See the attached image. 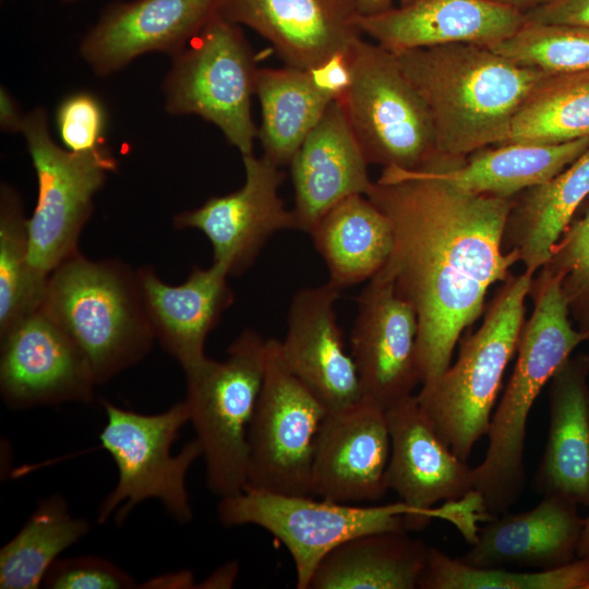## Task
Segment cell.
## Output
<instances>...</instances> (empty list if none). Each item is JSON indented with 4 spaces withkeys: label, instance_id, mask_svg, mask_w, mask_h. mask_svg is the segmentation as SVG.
Masks as SVG:
<instances>
[{
    "label": "cell",
    "instance_id": "cell-41",
    "mask_svg": "<svg viewBox=\"0 0 589 589\" xmlns=\"http://www.w3.org/2000/svg\"><path fill=\"white\" fill-rule=\"evenodd\" d=\"M24 117L10 96V94L1 88L0 93V124L4 131L20 132Z\"/></svg>",
    "mask_w": 589,
    "mask_h": 589
},
{
    "label": "cell",
    "instance_id": "cell-36",
    "mask_svg": "<svg viewBox=\"0 0 589 589\" xmlns=\"http://www.w3.org/2000/svg\"><path fill=\"white\" fill-rule=\"evenodd\" d=\"M539 271L560 279L570 318L576 328L586 334L589 329V197L577 209Z\"/></svg>",
    "mask_w": 589,
    "mask_h": 589
},
{
    "label": "cell",
    "instance_id": "cell-42",
    "mask_svg": "<svg viewBox=\"0 0 589 589\" xmlns=\"http://www.w3.org/2000/svg\"><path fill=\"white\" fill-rule=\"evenodd\" d=\"M238 565L236 562H230L217 569L202 585L204 588H230L237 577Z\"/></svg>",
    "mask_w": 589,
    "mask_h": 589
},
{
    "label": "cell",
    "instance_id": "cell-31",
    "mask_svg": "<svg viewBox=\"0 0 589 589\" xmlns=\"http://www.w3.org/2000/svg\"><path fill=\"white\" fill-rule=\"evenodd\" d=\"M88 531V521L72 516L62 496L43 500L0 550V588H38L59 554Z\"/></svg>",
    "mask_w": 589,
    "mask_h": 589
},
{
    "label": "cell",
    "instance_id": "cell-10",
    "mask_svg": "<svg viewBox=\"0 0 589 589\" xmlns=\"http://www.w3.org/2000/svg\"><path fill=\"white\" fill-rule=\"evenodd\" d=\"M348 58L351 82L338 100L368 163L412 170L441 155L425 105L393 52L361 37Z\"/></svg>",
    "mask_w": 589,
    "mask_h": 589
},
{
    "label": "cell",
    "instance_id": "cell-33",
    "mask_svg": "<svg viewBox=\"0 0 589 589\" xmlns=\"http://www.w3.org/2000/svg\"><path fill=\"white\" fill-rule=\"evenodd\" d=\"M28 218L19 193L10 185L0 189V336L44 302L48 278L29 262Z\"/></svg>",
    "mask_w": 589,
    "mask_h": 589
},
{
    "label": "cell",
    "instance_id": "cell-30",
    "mask_svg": "<svg viewBox=\"0 0 589 589\" xmlns=\"http://www.w3.org/2000/svg\"><path fill=\"white\" fill-rule=\"evenodd\" d=\"M255 95L262 111L257 136L263 156L278 167L290 164L305 137L335 100L316 85L309 70L289 65L259 69Z\"/></svg>",
    "mask_w": 589,
    "mask_h": 589
},
{
    "label": "cell",
    "instance_id": "cell-23",
    "mask_svg": "<svg viewBox=\"0 0 589 589\" xmlns=\"http://www.w3.org/2000/svg\"><path fill=\"white\" fill-rule=\"evenodd\" d=\"M296 230L309 233L342 200L369 192L368 160L338 99L333 100L290 161Z\"/></svg>",
    "mask_w": 589,
    "mask_h": 589
},
{
    "label": "cell",
    "instance_id": "cell-32",
    "mask_svg": "<svg viewBox=\"0 0 589 589\" xmlns=\"http://www.w3.org/2000/svg\"><path fill=\"white\" fill-rule=\"evenodd\" d=\"M589 136V69L545 73L516 111L504 143L558 144Z\"/></svg>",
    "mask_w": 589,
    "mask_h": 589
},
{
    "label": "cell",
    "instance_id": "cell-4",
    "mask_svg": "<svg viewBox=\"0 0 589 589\" xmlns=\"http://www.w3.org/2000/svg\"><path fill=\"white\" fill-rule=\"evenodd\" d=\"M533 275L525 269L502 281L480 327L459 339L455 362L416 395L435 431L465 461L488 433L503 375L517 352Z\"/></svg>",
    "mask_w": 589,
    "mask_h": 589
},
{
    "label": "cell",
    "instance_id": "cell-17",
    "mask_svg": "<svg viewBox=\"0 0 589 589\" xmlns=\"http://www.w3.org/2000/svg\"><path fill=\"white\" fill-rule=\"evenodd\" d=\"M389 454L386 410L361 398L327 412L315 442L311 494L347 504L380 500Z\"/></svg>",
    "mask_w": 589,
    "mask_h": 589
},
{
    "label": "cell",
    "instance_id": "cell-45",
    "mask_svg": "<svg viewBox=\"0 0 589 589\" xmlns=\"http://www.w3.org/2000/svg\"><path fill=\"white\" fill-rule=\"evenodd\" d=\"M589 556V516L584 520V527L577 549V557Z\"/></svg>",
    "mask_w": 589,
    "mask_h": 589
},
{
    "label": "cell",
    "instance_id": "cell-46",
    "mask_svg": "<svg viewBox=\"0 0 589 589\" xmlns=\"http://www.w3.org/2000/svg\"><path fill=\"white\" fill-rule=\"evenodd\" d=\"M585 335H586V341H589V329Z\"/></svg>",
    "mask_w": 589,
    "mask_h": 589
},
{
    "label": "cell",
    "instance_id": "cell-6",
    "mask_svg": "<svg viewBox=\"0 0 589 589\" xmlns=\"http://www.w3.org/2000/svg\"><path fill=\"white\" fill-rule=\"evenodd\" d=\"M267 340L243 329L227 349V358H208L185 373L190 422L202 448L206 483L217 496L248 486V432L262 389Z\"/></svg>",
    "mask_w": 589,
    "mask_h": 589
},
{
    "label": "cell",
    "instance_id": "cell-5",
    "mask_svg": "<svg viewBox=\"0 0 589 589\" xmlns=\"http://www.w3.org/2000/svg\"><path fill=\"white\" fill-rule=\"evenodd\" d=\"M585 340L561 304L541 300L522 325L514 371L492 413L489 444L473 468L474 491L488 514L497 516L515 504L526 483L525 438L530 410L553 374Z\"/></svg>",
    "mask_w": 589,
    "mask_h": 589
},
{
    "label": "cell",
    "instance_id": "cell-43",
    "mask_svg": "<svg viewBox=\"0 0 589 589\" xmlns=\"http://www.w3.org/2000/svg\"><path fill=\"white\" fill-rule=\"evenodd\" d=\"M359 15H372L384 12L393 7L394 0H353ZM399 7L408 5L419 0H398Z\"/></svg>",
    "mask_w": 589,
    "mask_h": 589
},
{
    "label": "cell",
    "instance_id": "cell-3",
    "mask_svg": "<svg viewBox=\"0 0 589 589\" xmlns=\"http://www.w3.org/2000/svg\"><path fill=\"white\" fill-rule=\"evenodd\" d=\"M40 309L83 351L97 385L137 364L156 340L137 269L118 260L70 256L49 275Z\"/></svg>",
    "mask_w": 589,
    "mask_h": 589
},
{
    "label": "cell",
    "instance_id": "cell-14",
    "mask_svg": "<svg viewBox=\"0 0 589 589\" xmlns=\"http://www.w3.org/2000/svg\"><path fill=\"white\" fill-rule=\"evenodd\" d=\"M0 341V390L11 409L94 400L97 384L86 357L41 309Z\"/></svg>",
    "mask_w": 589,
    "mask_h": 589
},
{
    "label": "cell",
    "instance_id": "cell-11",
    "mask_svg": "<svg viewBox=\"0 0 589 589\" xmlns=\"http://www.w3.org/2000/svg\"><path fill=\"white\" fill-rule=\"evenodd\" d=\"M36 172L38 195L27 220L29 262L48 278L52 271L79 252L80 235L93 212L95 194L117 160L105 145L72 152L56 144L44 108L25 115L21 131Z\"/></svg>",
    "mask_w": 589,
    "mask_h": 589
},
{
    "label": "cell",
    "instance_id": "cell-13",
    "mask_svg": "<svg viewBox=\"0 0 589 589\" xmlns=\"http://www.w3.org/2000/svg\"><path fill=\"white\" fill-rule=\"evenodd\" d=\"M326 408L288 369L278 339H267L262 389L248 432V486L311 494L316 437Z\"/></svg>",
    "mask_w": 589,
    "mask_h": 589
},
{
    "label": "cell",
    "instance_id": "cell-44",
    "mask_svg": "<svg viewBox=\"0 0 589 589\" xmlns=\"http://www.w3.org/2000/svg\"><path fill=\"white\" fill-rule=\"evenodd\" d=\"M495 1L516 8L525 13L526 11L530 9L551 2L553 0H495Z\"/></svg>",
    "mask_w": 589,
    "mask_h": 589
},
{
    "label": "cell",
    "instance_id": "cell-29",
    "mask_svg": "<svg viewBox=\"0 0 589 589\" xmlns=\"http://www.w3.org/2000/svg\"><path fill=\"white\" fill-rule=\"evenodd\" d=\"M429 546L407 532L384 531L354 537L318 564L309 589H414Z\"/></svg>",
    "mask_w": 589,
    "mask_h": 589
},
{
    "label": "cell",
    "instance_id": "cell-35",
    "mask_svg": "<svg viewBox=\"0 0 589 589\" xmlns=\"http://www.w3.org/2000/svg\"><path fill=\"white\" fill-rule=\"evenodd\" d=\"M489 47L545 73L589 69V27L586 26L526 22L515 34Z\"/></svg>",
    "mask_w": 589,
    "mask_h": 589
},
{
    "label": "cell",
    "instance_id": "cell-22",
    "mask_svg": "<svg viewBox=\"0 0 589 589\" xmlns=\"http://www.w3.org/2000/svg\"><path fill=\"white\" fill-rule=\"evenodd\" d=\"M577 506L560 495H543L532 509L506 510L479 527L476 540L459 560L484 568L561 567L577 558L585 520Z\"/></svg>",
    "mask_w": 589,
    "mask_h": 589
},
{
    "label": "cell",
    "instance_id": "cell-24",
    "mask_svg": "<svg viewBox=\"0 0 589 589\" xmlns=\"http://www.w3.org/2000/svg\"><path fill=\"white\" fill-rule=\"evenodd\" d=\"M137 273L155 339L184 372L202 365L209 333L235 302L228 271L215 262L195 266L180 285L166 284L152 267Z\"/></svg>",
    "mask_w": 589,
    "mask_h": 589
},
{
    "label": "cell",
    "instance_id": "cell-21",
    "mask_svg": "<svg viewBox=\"0 0 589 589\" xmlns=\"http://www.w3.org/2000/svg\"><path fill=\"white\" fill-rule=\"evenodd\" d=\"M525 23L524 12L495 0H419L358 16L362 35L390 52L458 43L490 46Z\"/></svg>",
    "mask_w": 589,
    "mask_h": 589
},
{
    "label": "cell",
    "instance_id": "cell-26",
    "mask_svg": "<svg viewBox=\"0 0 589 589\" xmlns=\"http://www.w3.org/2000/svg\"><path fill=\"white\" fill-rule=\"evenodd\" d=\"M588 147L589 136L558 144L513 142L481 148L465 159L438 156L428 164L461 190L512 199L555 177Z\"/></svg>",
    "mask_w": 589,
    "mask_h": 589
},
{
    "label": "cell",
    "instance_id": "cell-7",
    "mask_svg": "<svg viewBox=\"0 0 589 589\" xmlns=\"http://www.w3.org/2000/svg\"><path fill=\"white\" fill-rule=\"evenodd\" d=\"M217 514L226 527L254 525L277 538L292 557L298 589H309L321 561L347 540L374 532L418 530L431 521L401 501L363 507L252 488L221 497Z\"/></svg>",
    "mask_w": 589,
    "mask_h": 589
},
{
    "label": "cell",
    "instance_id": "cell-28",
    "mask_svg": "<svg viewBox=\"0 0 589 589\" xmlns=\"http://www.w3.org/2000/svg\"><path fill=\"white\" fill-rule=\"evenodd\" d=\"M589 197V147L549 181L513 197L503 248L536 274L580 205Z\"/></svg>",
    "mask_w": 589,
    "mask_h": 589
},
{
    "label": "cell",
    "instance_id": "cell-9",
    "mask_svg": "<svg viewBox=\"0 0 589 589\" xmlns=\"http://www.w3.org/2000/svg\"><path fill=\"white\" fill-rule=\"evenodd\" d=\"M259 68L238 24L217 12L172 58L163 83L165 108L215 124L242 156L253 154L251 113Z\"/></svg>",
    "mask_w": 589,
    "mask_h": 589
},
{
    "label": "cell",
    "instance_id": "cell-25",
    "mask_svg": "<svg viewBox=\"0 0 589 589\" xmlns=\"http://www.w3.org/2000/svg\"><path fill=\"white\" fill-rule=\"evenodd\" d=\"M589 356L572 354L550 380L548 438L532 486L589 506Z\"/></svg>",
    "mask_w": 589,
    "mask_h": 589
},
{
    "label": "cell",
    "instance_id": "cell-2",
    "mask_svg": "<svg viewBox=\"0 0 589 589\" xmlns=\"http://www.w3.org/2000/svg\"><path fill=\"white\" fill-rule=\"evenodd\" d=\"M393 55L425 105L437 153L455 159L503 144L516 111L545 74L479 44Z\"/></svg>",
    "mask_w": 589,
    "mask_h": 589
},
{
    "label": "cell",
    "instance_id": "cell-18",
    "mask_svg": "<svg viewBox=\"0 0 589 589\" xmlns=\"http://www.w3.org/2000/svg\"><path fill=\"white\" fill-rule=\"evenodd\" d=\"M339 296L340 290L328 281L298 290L288 309L285 338L279 340L286 365L327 412L362 398L358 371L337 321Z\"/></svg>",
    "mask_w": 589,
    "mask_h": 589
},
{
    "label": "cell",
    "instance_id": "cell-47",
    "mask_svg": "<svg viewBox=\"0 0 589 589\" xmlns=\"http://www.w3.org/2000/svg\"><path fill=\"white\" fill-rule=\"evenodd\" d=\"M63 1H68V2H71V1H76V0H63Z\"/></svg>",
    "mask_w": 589,
    "mask_h": 589
},
{
    "label": "cell",
    "instance_id": "cell-40",
    "mask_svg": "<svg viewBox=\"0 0 589 589\" xmlns=\"http://www.w3.org/2000/svg\"><path fill=\"white\" fill-rule=\"evenodd\" d=\"M348 53L349 51L338 53L318 67L309 70L316 85L334 99H338L351 82Z\"/></svg>",
    "mask_w": 589,
    "mask_h": 589
},
{
    "label": "cell",
    "instance_id": "cell-12",
    "mask_svg": "<svg viewBox=\"0 0 589 589\" xmlns=\"http://www.w3.org/2000/svg\"><path fill=\"white\" fill-rule=\"evenodd\" d=\"M386 418L390 436L387 490L429 520L454 525L471 544L477 524L492 518L474 491L473 468L442 440L416 395L389 407Z\"/></svg>",
    "mask_w": 589,
    "mask_h": 589
},
{
    "label": "cell",
    "instance_id": "cell-20",
    "mask_svg": "<svg viewBox=\"0 0 589 589\" xmlns=\"http://www.w3.org/2000/svg\"><path fill=\"white\" fill-rule=\"evenodd\" d=\"M216 13L214 0H131L109 4L80 45L99 76L110 75L147 52L171 58Z\"/></svg>",
    "mask_w": 589,
    "mask_h": 589
},
{
    "label": "cell",
    "instance_id": "cell-38",
    "mask_svg": "<svg viewBox=\"0 0 589 589\" xmlns=\"http://www.w3.org/2000/svg\"><path fill=\"white\" fill-rule=\"evenodd\" d=\"M43 584L51 589H128L136 585L131 575L97 556L58 558Z\"/></svg>",
    "mask_w": 589,
    "mask_h": 589
},
{
    "label": "cell",
    "instance_id": "cell-39",
    "mask_svg": "<svg viewBox=\"0 0 589 589\" xmlns=\"http://www.w3.org/2000/svg\"><path fill=\"white\" fill-rule=\"evenodd\" d=\"M526 22L589 27V0H553L525 12Z\"/></svg>",
    "mask_w": 589,
    "mask_h": 589
},
{
    "label": "cell",
    "instance_id": "cell-37",
    "mask_svg": "<svg viewBox=\"0 0 589 589\" xmlns=\"http://www.w3.org/2000/svg\"><path fill=\"white\" fill-rule=\"evenodd\" d=\"M56 124L69 151L86 152L104 145L106 110L100 99L89 92L68 95L57 108Z\"/></svg>",
    "mask_w": 589,
    "mask_h": 589
},
{
    "label": "cell",
    "instance_id": "cell-1",
    "mask_svg": "<svg viewBox=\"0 0 589 589\" xmlns=\"http://www.w3.org/2000/svg\"><path fill=\"white\" fill-rule=\"evenodd\" d=\"M366 196L392 225L394 247L381 271L417 314L423 384L450 365L462 332L484 311L489 288L519 262L503 248L513 197L461 190L429 164L383 168Z\"/></svg>",
    "mask_w": 589,
    "mask_h": 589
},
{
    "label": "cell",
    "instance_id": "cell-34",
    "mask_svg": "<svg viewBox=\"0 0 589 589\" xmlns=\"http://www.w3.org/2000/svg\"><path fill=\"white\" fill-rule=\"evenodd\" d=\"M420 589H589V556L556 568L518 572L468 565L430 548Z\"/></svg>",
    "mask_w": 589,
    "mask_h": 589
},
{
    "label": "cell",
    "instance_id": "cell-15",
    "mask_svg": "<svg viewBox=\"0 0 589 589\" xmlns=\"http://www.w3.org/2000/svg\"><path fill=\"white\" fill-rule=\"evenodd\" d=\"M242 159L245 181L240 189L173 217L176 228L196 229L208 239L213 262L225 266L229 276L249 269L275 233L296 230L292 211L279 195V167L254 154Z\"/></svg>",
    "mask_w": 589,
    "mask_h": 589
},
{
    "label": "cell",
    "instance_id": "cell-27",
    "mask_svg": "<svg viewBox=\"0 0 589 589\" xmlns=\"http://www.w3.org/2000/svg\"><path fill=\"white\" fill-rule=\"evenodd\" d=\"M309 235L327 267V281L340 291L376 275L394 247L388 218L364 194L336 204Z\"/></svg>",
    "mask_w": 589,
    "mask_h": 589
},
{
    "label": "cell",
    "instance_id": "cell-19",
    "mask_svg": "<svg viewBox=\"0 0 589 589\" xmlns=\"http://www.w3.org/2000/svg\"><path fill=\"white\" fill-rule=\"evenodd\" d=\"M224 19L268 40L289 67L310 70L362 37L353 0H214Z\"/></svg>",
    "mask_w": 589,
    "mask_h": 589
},
{
    "label": "cell",
    "instance_id": "cell-16",
    "mask_svg": "<svg viewBox=\"0 0 589 589\" xmlns=\"http://www.w3.org/2000/svg\"><path fill=\"white\" fill-rule=\"evenodd\" d=\"M417 338L413 308L380 271L357 297L350 333L362 398L387 410L413 395L420 383Z\"/></svg>",
    "mask_w": 589,
    "mask_h": 589
},
{
    "label": "cell",
    "instance_id": "cell-8",
    "mask_svg": "<svg viewBox=\"0 0 589 589\" xmlns=\"http://www.w3.org/2000/svg\"><path fill=\"white\" fill-rule=\"evenodd\" d=\"M107 421L99 434L101 446L111 455L118 469L113 490L101 502L98 524L113 513L121 524L130 510L146 500H158L180 524L192 518L187 490V473L202 456L197 440L187 443L179 454L171 447L182 426L190 422L184 400L155 414H143L103 401Z\"/></svg>",
    "mask_w": 589,
    "mask_h": 589
}]
</instances>
